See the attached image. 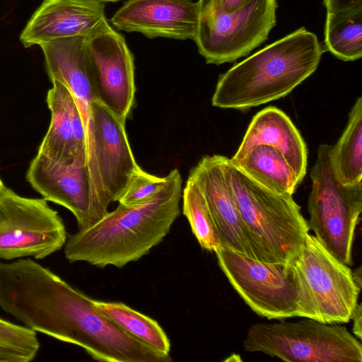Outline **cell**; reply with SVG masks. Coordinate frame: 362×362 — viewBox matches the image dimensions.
<instances>
[{
    "mask_svg": "<svg viewBox=\"0 0 362 362\" xmlns=\"http://www.w3.org/2000/svg\"><path fill=\"white\" fill-rule=\"evenodd\" d=\"M3 307L24 326L81 346L97 361H172L169 354L128 334L102 313L93 299L34 260L14 274Z\"/></svg>",
    "mask_w": 362,
    "mask_h": 362,
    "instance_id": "cell-1",
    "label": "cell"
},
{
    "mask_svg": "<svg viewBox=\"0 0 362 362\" xmlns=\"http://www.w3.org/2000/svg\"><path fill=\"white\" fill-rule=\"evenodd\" d=\"M151 197L133 205H118L95 223L71 235L64 255L70 262L122 268L146 255L169 233L180 214L182 180L175 168Z\"/></svg>",
    "mask_w": 362,
    "mask_h": 362,
    "instance_id": "cell-2",
    "label": "cell"
},
{
    "mask_svg": "<svg viewBox=\"0 0 362 362\" xmlns=\"http://www.w3.org/2000/svg\"><path fill=\"white\" fill-rule=\"evenodd\" d=\"M325 49L300 28L219 76L212 105L244 110L290 93L317 68Z\"/></svg>",
    "mask_w": 362,
    "mask_h": 362,
    "instance_id": "cell-3",
    "label": "cell"
},
{
    "mask_svg": "<svg viewBox=\"0 0 362 362\" xmlns=\"http://www.w3.org/2000/svg\"><path fill=\"white\" fill-rule=\"evenodd\" d=\"M227 168L245 234L257 260L288 264L309 233L308 221L292 195L259 185L230 163Z\"/></svg>",
    "mask_w": 362,
    "mask_h": 362,
    "instance_id": "cell-4",
    "label": "cell"
},
{
    "mask_svg": "<svg viewBox=\"0 0 362 362\" xmlns=\"http://www.w3.org/2000/svg\"><path fill=\"white\" fill-rule=\"evenodd\" d=\"M288 266L297 293L296 317L328 324L349 322L361 291L349 266L310 233L300 252Z\"/></svg>",
    "mask_w": 362,
    "mask_h": 362,
    "instance_id": "cell-5",
    "label": "cell"
},
{
    "mask_svg": "<svg viewBox=\"0 0 362 362\" xmlns=\"http://www.w3.org/2000/svg\"><path fill=\"white\" fill-rule=\"evenodd\" d=\"M332 145L320 144L311 170L308 224L324 247L340 262L353 265L352 248L362 211V181L343 184L332 161Z\"/></svg>",
    "mask_w": 362,
    "mask_h": 362,
    "instance_id": "cell-6",
    "label": "cell"
},
{
    "mask_svg": "<svg viewBox=\"0 0 362 362\" xmlns=\"http://www.w3.org/2000/svg\"><path fill=\"white\" fill-rule=\"evenodd\" d=\"M243 347L288 362L362 361L361 343L346 327L310 318L255 323L249 328Z\"/></svg>",
    "mask_w": 362,
    "mask_h": 362,
    "instance_id": "cell-7",
    "label": "cell"
},
{
    "mask_svg": "<svg viewBox=\"0 0 362 362\" xmlns=\"http://www.w3.org/2000/svg\"><path fill=\"white\" fill-rule=\"evenodd\" d=\"M197 31L193 40L206 64L220 65L246 56L267 37L276 24V0H250L224 11L217 0H199Z\"/></svg>",
    "mask_w": 362,
    "mask_h": 362,
    "instance_id": "cell-8",
    "label": "cell"
},
{
    "mask_svg": "<svg viewBox=\"0 0 362 362\" xmlns=\"http://www.w3.org/2000/svg\"><path fill=\"white\" fill-rule=\"evenodd\" d=\"M86 156L95 194V211L103 217L140 167L131 149L125 124L97 100L91 107Z\"/></svg>",
    "mask_w": 362,
    "mask_h": 362,
    "instance_id": "cell-9",
    "label": "cell"
},
{
    "mask_svg": "<svg viewBox=\"0 0 362 362\" xmlns=\"http://www.w3.org/2000/svg\"><path fill=\"white\" fill-rule=\"evenodd\" d=\"M66 238L62 218L45 199L6 188L0 198V259H43L59 250Z\"/></svg>",
    "mask_w": 362,
    "mask_h": 362,
    "instance_id": "cell-10",
    "label": "cell"
},
{
    "mask_svg": "<svg viewBox=\"0 0 362 362\" xmlns=\"http://www.w3.org/2000/svg\"><path fill=\"white\" fill-rule=\"evenodd\" d=\"M215 252L229 283L254 313L267 320L296 317L297 293L288 264L259 261L224 247Z\"/></svg>",
    "mask_w": 362,
    "mask_h": 362,
    "instance_id": "cell-11",
    "label": "cell"
},
{
    "mask_svg": "<svg viewBox=\"0 0 362 362\" xmlns=\"http://www.w3.org/2000/svg\"><path fill=\"white\" fill-rule=\"evenodd\" d=\"M95 99L125 124L134 103V57L106 18L85 37Z\"/></svg>",
    "mask_w": 362,
    "mask_h": 362,
    "instance_id": "cell-12",
    "label": "cell"
},
{
    "mask_svg": "<svg viewBox=\"0 0 362 362\" xmlns=\"http://www.w3.org/2000/svg\"><path fill=\"white\" fill-rule=\"evenodd\" d=\"M26 178L43 199L69 209L79 230L93 225L95 194L86 162L63 165L37 153L30 164Z\"/></svg>",
    "mask_w": 362,
    "mask_h": 362,
    "instance_id": "cell-13",
    "label": "cell"
},
{
    "mask_svg": "<svg viewBox=\"0 0 362 362\" xmlns=\"http://www.w3.org/2000/svg\"><path fill=\"white\" fill-rule=\"evenodd\" d=\"M228 158L221 155L205 156L191 170L189 176L205 198L221 247L255 259L231 187Z\"/></svg>",
    "mask_w": 362,
    "mask_h": 362,
    "instance_id": "cell-14",
    "label": "cell"
},
{
    "mask_svg": "<svg viewBox=\"0 0 362 362\" xmlns=\"http://www.w3.org/2000/svg\"><path fill=\"white\" fill-rule=\"evenodd\" d=\"M199 3L192 0H128L110 19L119 30L137 32L150 39L194 40Z\"/></svg>",
    "mask_w": 362,
    "mask_h": 362,
    "instance_id": "cell-15",
    "label": "cell"
},
{
    "mask_svg": "<svg viewBox=\"0 0 362 362\" xmlns=\"http://www.w3.org/2000/svg\"><path fill=\"white\" fill-rule=\"evenodd\" d=\"M105 17V4L90 0H43L20 35L26 48L87 36Z\"/></svg>",
    "mask_w": 362,
    "mask_h": 362,
    "instance_id": "cell-16",
    "label": "cell"
},
{
    "mask_svg": "<svg viewBox=\"0 0 362 362\" xmlns=\"http://www.w3.org/2000/svg\"><path fill=\"white\" fill-rule=\"evenodd\" d=\"M52 82L47 95L51 121L37 153L63 165L87 163L86 132L76 103L63 83Z\"/></svg>",
    "mask_w": 362,
    "mask_h": 362,
    "instance_id": "cell-17",
    "label": "cell"
},
{
    "mask_svg": "<svg viewBox=\"0 0 362 362\" xmlns=\"http://www.w3.org/2000/svg\"><path fill=\"white\" fill-rule=\"evenodd\" d=\"M262 144L278 150L302 182L307 171L306 144L289 117L274 106L264 108L253 117L238 149L230 161L240 160L252 148Z\"/></svg>",
    "mask_w": 362,
    "mask_h": 362,
    "instance_id": "cell-18",
    "label": "cell"
},
{
    "mask_svg": "<svg viewBox=\"0 0 362 362\" xmlns=\"http://www.w3.org/2000/svg\"><path fill=\"white\" fill-rule=\"evenodd\" d=\"M45 64L51 81L61 82L71 92L83 122L86 142L96 99L85 46L76 42L64 43L49 53Z\"/></svg>",
    "mask_w": 362,
    "mask_h": 362,
    "instance_id": "cell-19",
    "label": "cell"
},
{
    "mask_svg": "<svg viewBox=\"0 0 362 362\" xmlns=\"http://www.w3.org/2000/svg\"><path fill=\"white\" fill-rule=\"evenodd\" d=\"M230 163L259 185L277 193L293 195L301 182L283 155L269 145H258L242 159Z\"/></svg>",
    "mask_w": 362,
    "mask_h": 362,
    "instance_id": "cell-20",
    "label": "cell"
},
{
    "mask_svg": "<svg viewBox=\"0 0 362 362\" xmlns=\"http://www.w3.org/2000/svg\"><path fill=\"white\" fill-rule=\"evenodd\" d=\"M332 161L338 180L353 184L362 180V97L356 99L340 138L332 148Z\"/></svg>",
    "mask_w": 362,
    "mask_h": 362,
    "instance_id": "cell-21",
    "label": "cell"
},
{
    "mask_svg": "<svg viewBox=\"0 0 362 362\" xmlns=\"http://www.w3.org/2000/svg\"><path fill=\"white\" fill-rule=\"evenodd\" d=\"M327 49L342 61L362 57V9L327 13L325 26Z\"/></svg>",
    "mask_w": 362,
    "mask_h": 362,
    "instance_id": "cell-22",
    "label": "cell"
},
{
    "mask_svg": "<svg viewBox=\"0 0 362 362\" xmlns=\"http://www.w3.org/2000/svg\"><path fill=\"white\" fill-rule=\"evenodd\" d=\"M95 305L130 335L169 354L170 340L158 322L122 303L93 300Z\"/></svg>",
    "mask_w": 362,
    "mask_h": 362,
    "instance_id": "cell-23",
    "label": "cell"
},
{
    "mask_svg": "<svg viewBox=\"0 0 362 362\" xmlns=\"http://www.w3.org/2000/svg\"><path fill=\"white\" fill-rule=\"evenodd\" d=\"M182 212L190 224L193 234L203 249L216 252L221 247V240L205 198L195 181L189 175L182 193Z\"/></svg>",
    "mask_w": 362,
    "mask_h": 362,
    "instance_id": "cell-24",
    "label": "cell"
},
{
    "mask_svg": "<svg viewBox=\"0 0 362 362\" xmlns=\"http://www.w3.org/2000/svg\"><path fill=\"white\" fill-rule=\"evenodd\" d=\"M40 346L35 331L0 318V362H30Z\"/></svg>",
    "mask_w": 362,
    "mask_h": 362,
    "instance_id": "cell-25",
    "label": "cell"
},
{
    "mask_svg": "<svg viewBox=\"0 0 362 362\" xmlns=\"http://www.w3.org/2000/svg\"><path fill=\"white\" fill-rule=\"evenodd\" d=\"M165 180V177L151 175L140 168L133 175L117 202L126 206L141 202L156 192Z\"/></svg>",
    "mask_w": 362,
    "mask_h": 362,
    "instance_id": "cell-26",
    "label": "cell"
},
{
    "mask_svg": "<svg viewBox=\"0 0 362 362\" xmlns=\"http://www.w3.org/2000/svg\"><path fill=\"white\" fill-rule=\"evenodd\" d=\"M327 13L362 9V0H324Z\"/></svg>",
    "mask_w": 362,
    "mask_h": 362,
    "instance_id": "cell-27",
    "label": "cell"
},
{
    "mask_svg": "<svg viewBox=\"0 0 362 362\" xmlns=\"http://www.w3.org/2000/svg\"><path fill=\"white\" fill-rule=\"evenodd\" d=\"M362 310L361 303H357L351 314V319L353 320L352 332L359 340L362 338Z\"/></svg>",
    "mask_w": 362,
    "mask_h": 362,
    "instance_id": "cell-28",
    "label": "cell"
},
{
    "mask_svg": "<svg viewBox=\"0 0 362 362\" xmlns=\"http://www.w3.org/2000/svg\"><path fill=\"white\" fill-rule=\"evenodd\" d=\"M221 8L226 12H233L243 6L250 0H217Z\"/></svg>",
    "mask_w": 362,
    "mask_h": 362,
    "instance_id": "cell-29",
    "label": "cell"
},
{
    "mask_svg": "<svg viewBox=\"0 0 362 362\" xmlns=\"http://www.w3.org/2000/svg\"><path fill=\"white\" fill-rule=\"evenodd\" d=\"M90 1L96 2V3H99V4H105V3H107V2H118L122 0H90Z\"/></svg>",
    "mask_w": 362,
    "mask_h": 362,
    "instance_id": "cell-30",
    "label": "cell"
},
{
    "mask_svg": "<svg viewBox=\"0 0 362 362\" xmlns=\"http://www.w3.org/2000/svg\"><path fill=\"white\" fill-rule=\"evenodd\" d=\"M6 187L4 185L3 182L1 181L0 178V198L2 196L3 193L4 192Z\"/></svg>",
    "mask_w": 362,
    "mask_h": 362,
    "instance_id": "cell-31",
    "label": "cell"
}]
</instances>
